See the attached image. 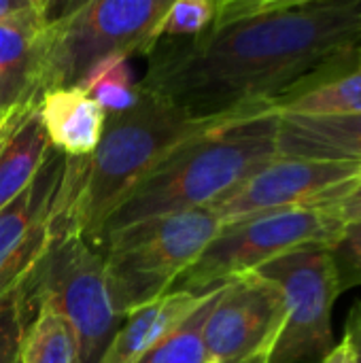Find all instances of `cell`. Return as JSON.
Masks as SVG:
<instances>
[{
    "mask_svg": "<svg viewBox=\"0 0 361 363\" xmlns=\"http://www.w3.org/2000/svg\"><path fill=\"white\" fill-rule=\"evenodd\" d=\"M360 64H361V47H360Z\"/></svg>",
    "mask_w": 361,
    "mask_h": 363,
    "instance_id": "cell-31",
    "label": "cell"
},
{
    "mask_svg": "<svg viewBox=\"0 0 361 363\" xmlns=\"http://www.w3.org/2000/svg\"><path fill=\"white\" fill-rule=\"evenodd\" d=\"M19 121H21V119H19ZM9 134H11V132H9ZM9 134H6V136H9ZM6 136H4V138H6ZM4 138H2V140H4ZM0 145H2V143H0Z\"/></svg>",
    "mask_w": 361,
    "mask_h": 363,
    "instance_id": "cell-30",
    "label": "cell"
},
{
    "mask_svg": "<svg viewBox=\"0 0 361 363\" xmlns=\"http://www.w3.org/2000/svg\"><path fill=\"white\" fill-rule=\"evenodd\" d=\"M77 334L68 319L49 304L34 306L19 349V363H77Z\"/></svg>",
    "mask_w": 361,
    "mask_h": 363,
    "instance_id": "cell-17",
    "label": "cell"
},
{
    "mask_svg": "<svg viewBox=\"0 0 361 363\" xmlns=\"http://www.w3.org/2000/svg\"><path fill=\"white\" fill-rule=\"evenodd\" d=\"M9 115H13V113H9ZM9 115H6V113H4V111L0 108V125H2L4 121H6V117H9Z\"/></svg>",
    "mask_w": 361,
    "mask_h": 363,
    "instance_id": "cell-29",
    "label": "cell"
},
{
    "mask_svg": "<svg viewBox=\"0 0 361 363\" xmlns=\"http://www.w3.org/2000/svg\"><path fill=\"white\" fill-rule=\"evenodd\" d=\"M51 21L47 0H0V26L40 34Z\"/></svg>",
    "mask_w": 361,
    "mask_h": 363,
    "instance_id": "cell-24",
    "label": "cell"
},
{
    "mask_svg": "<svg viewBox=\"0 0 361 363\" xmlns=\"http://www.w3.org/2000/svg\"><path fill=\"white\" fill-rule=\"evenodd\" d=\"M40 34L0 26V108L6 115L36 106L43 96L38 74Z\"/></svg>",
    "mask_w": 361,
    "mask_h": 363,
    "instance_id": "cell-15",
    "label": "cell"
},
{
    "mask_svg": "<svg viewBox=\"0 0 361 363\" xmlns=\"http://www.w3.org/2000/svg\"><path fill=\"white\" fill-rule=\"evenodd\" d=\"M40 34V91L74 87L111 55H149L170 0H87L60 4Z\"/></svg>",
    "mask_w": 361,
    "mask_h": 363,
    "instance_id": "cell-4",
    "label": "cell"
},
{
    "mask_svg": "<svg viewBox=\"0 0 361 363\" xmlns=\"http://www.w3.org/2000/svg\"><path fill=\"white\" fill-rule=\"evenodd\" d=\"M360 47L361 0H226L204 34L157 40L138 85L200 121L274 115Z\"/></svg>",
    "mask_w": 361,
    "mask_h": 363,
    "instance_id": "cell-1",
    "label": "cell"
},
{
    "mask_svg": "<svg viewBox=\"0 0 361 363\" xmlns=\"http://www.w3.org/2000/svg\"><path fill=\"white\" fill-rule=\"evenodd\" d=\"M361 181V164L279 157L211 204L221 225L243 219L336 204Z\"/></svg>",
    "mask_w": 361,
    "mask_h": 363,
    "instance_id": "cell-9",
    "label": "cell"
},
{
    "mask_svg": "<svg viewBox=\"0 0 361 363\" xmlns=\"http://www.w3.org/2000/svg\"><path fill=\"white\" fill-rule=\"evenodd\" d=\"M217 289V287H215ZM213 294H189L170 289L157 300L132 311L115 332L98 363H138L168 334L185 323Z\"/></svg>",
    "mask_w": 361,
    "mask_h": 363,
    "instance_id": "cell-12",
    "label": "cell"
},
{
    "mask_svg": "<svg viewBox=\"0 0 361 363\" xmlns=\"http://www.w3.org/2000/svg\"><path fill=\"white\" fill-rule=\"evenodd\" d=\"M238 363H268V357H255V359H249V362H238Z\"/></svg>",
    "mask_w": 361,
    "mask_h": 363,
    "instance_id": "cell-28",
    "label": "cell"
},
{
    "mask_svg": "<svg viewBox=\"0 0 361 363\" xmlns=\"http://www.w3.org/2000/svg\"><path fill=\"white\" fill-rule=\"evenodd\" d=\"M221 287L213 289L209 300L185 323H181L172 334H168L155 349H151L138 363H206L202 332H204L209 311L215 304Z\"/></svg>",
    "mask_w": 361,
    "mask_h": 363,
    "instance_id": "cell-20",
    "label": "cell"
},
{
    "mask_svg": "<svg viewBox=\"0 0 361 363\" xmlns=\"http://www.w3.org/2000/svg\"><path fill=\"white\" fill-rule=\"evenodd\" d=\"M79 87H83L106 115L134 108L143 96V89L134 79L130 57L123 55H111L96 62L81 79Z\"/></svg>",
    "mask_w": 361,
    "mask_h": 363,
    "instance_id": "cell-18",
    "label": "cell"
},
{
    "mask_svg": "<svg viewBox=\"0 0 361 363\" xmlns=\"http://www.w3.org/2000/svg\"><path fill=\"white\" fill-rule=\"evenodd\" d=\"M361 113V64L360 68L326 81L298 98L283 104L274 115L302 117H338Z\"/></svg>",
    "mask_w": 361,
    "mask_h": 363,
    "instance_id": "cell-19",
    "label": "cell"
},
{
    "mask_svg": "<svg viewBox=\"0 0 361 363\" xmlns=\"http://www.w3.org/2000/svg\"><path fill=\"white\" fill-rule=\"evenodd\" d=\"M285 321L279 285L257 272L228 281L209 311L202 340L206 363L270 357Z\"/></svg>",
    "mask_w": 361,
    "mask_h": 363,
    "instance_id": "cell-10",
    "label": "cell"
},
{
    "mask_svg": "<svg viewBox=\"0 0 361 363\" xmlns=\"http://www.w3.org/2000/svg\"><path fill=\"white\" fill-rule=\"evenodd\" d=\"M330 257L340 294L361 287V221L345 225L336 245L330 249Z\"/></svg>",
    "mask_w": 361,
    "mask_h": 363,
    "instance_id": "cell-23",
    "label": "cell"
},
{
    "mask_svg": "<svg viewBox=\"0 0 361 363\" xmlns=\"http://www.w3.org/2000/svg\"><path fill=\"white\" fill-rule=\"evenodd\" d=\"M345 340L349 342L355 363H361V302L353 306L345 325Z\"/></svg>",
    "mask_w": 361,
    "mask_h": 363,
    "instance_id": "cell-26",
    "label": "cell"
},
{
    "mask_svg": "<svg viewBox=\"0 0 361 363\" xmlns=\"http://www.w3.org/2000/svg\"><path fill=\"white\" fill-rule=\"evenodd\" d=\"M21 291L30 315L34 306L49 304L68 319L77 334V363L100 362L121 325L111 304L102 255L79 234L51 232V242Z\"/></svg>",
    "mask_w": 361,
    "mask_h": 363,
    "instance_id": "cell-6",
    "label": "cell"
},
{
    "mask_svg": "<svg viewBox=\"0 0 361 363\" xmlns=\"http://www.w3.org/2000/svg\"><path fill=\"white\" fill-rule=\"evenodd\" d=\"M213 125L217 123L194 119L143 89L134 108L106 115L100 143L91 155L66 157L51 232L79 234L94 245L102 223L121 200L172 149Z\"/></svg>",
    "mask_w": 361,
    "mask_h": 363,
    "instance_id": "cell-2",
    "label": "cell"
},
{
    "mask_svg": "<svg viewBox=\"0 0 361 363\" xmlns=\"http://www.w3.org/2000/svg\"><path fill=\"white\" fill-rule=\"evenodd\" d=\"M321 363H355V357H353V351L349 347V342L343 338L330 353L328 357H323Z\"/></svg>",
    "mask_w": 361,
    "mask_h": 363,
    "instance_id": "cell-27",
    "label": "cell"
},
{
    "mask_svg": "<svg viewBox=\"0 0 361 363\" xmlns=\"http://www.w3.org/2000/svg\"><path fill=\"white\" fill-rule=\"evenodd\" d=\"M215 13H217L215 0H177V2H170L162 23H160V40L200 36L215 21Z\"/></svg>",
    "mask_w": 361,
    "mask_h": 363,
    "instance_id": "cell-21",
    "label": "cell"
},
{
    "mask_svg": "<svg viewBox=\"0 0 361 363\" xmlns=\"http://www.w3.org/2000/svg\"><path fill=\"white\" fill-rule=\"evenodd\" d=\"M38 117L49 147L64 157H87L96 151L106 113L79 85L55 87L40 96Z\"/></svg>",
    "mask_w": 361,
    "mask_h": 363,
    "instance_id": "cell-14",
    "label": "cell"
},
{
    "mask_svg": "<svg viewBox=\"0 0 361 363\" xmlns=\"http://www.w3.org/2000/svg\"><path fill=\"white\" fill-rule=\"evenodd\" d=\"M343 230L345 223L330 204L279 211L221 225L219 234L177 279L172 289L206 294L291 251L311 247L330 251Z\"/></svg>",
    "mask_w": 361,
    "mask_h": 363,
    "instance_id": "cell-7",
    "label": "cell"
},
{
    "mask_svg": "<svg viewBox=\"0 0 361 363\" xmlns=\"http://www.w3.org/2000/svg\"><path fill=\"white\" fill-rule=\"evenodd\" d=\"M334 208V213L338 215V219L347 225L353 221H361V181L336 204H330Z\"/></svg>",
    "mask_w": 361,
    "mask_h": 363,
    "instance_id": "cell-25",
    "label": "cell"
},
{
    "mask_svg": "<svg viewBox=\"0 0 361 363\" xmlns=\"http://www.w3.org/2000/svg\"><path fill=\"white\" fill-rule=\"evenodd\" d=\"M257 274L283 294L285 321L268 363H321L334 349L332 308L340 296L328 249H298L264 264Z\"/></svg>",
    "mask_w": 361,
    "mask_h": 363,
    "instance_id": "cell-8",
    "label": "cell"
},
{
    "mask_svg": "<svg viewBox=\"0 0 361 363\" xmlns=\"http://www.w3.org/2000/svg\"><path fill=\"white\" fill-rule=\"evenodd\" d=\"M49 151L38 106H34L0 145V211L34 181Z\"/></svg>",
    "mask_w": 361,
    "mask_h": 363,
    "instance_id": "cell-16",
    "label": "cell"
},
{
    "mask_svg": "<svg viewBox=\"0 0 361 363\" xmlns=\"http://www.w3.org/2000/svg\"><path fill=\"white\" fill-rule=\"evenodd\" d=\"M30 313L21 285L0 298V363H19V349Z\"/></svg>",
    "mask_w": 361,
    "mask_h": 363,
    "instance_id": "cell-22",
    "label": "cell"
},
{
    "mask_svg": "<svg viewBox=\"0 0 361 363\" xmlns=\"http://www.w3.org/2000/svg\"><path fill=\"white\" fill-rule=\"evenodd\" d=\"M272 113L217 123L172 149L102 223L91 247L145 219L209 208L279 160Z\"/></svg>",
    "mask_w": 361,
    "mask_h": 363,
    "instance_id": "cell-3",
    "label": "cell"
},
{
    "mask_svg": "<svg viewBox=\"0 0 361 363\" xmlns=\"http://www.w3.org/2000/svg\"><path fill=\"white\" fill-rule=\"evenodd\" d=\"M219 230L221 221L211 208H196L145 219L106 236L96 249L113 311L123 319L168 294Z\"/></svg>",
    "mask_w": 361,
    "mask_h": 363,
    "instance_id": "cell-5",
    "label": "cell"
},
{
    "mask_svg": "<svg viewBox=\"0 0 361 363\" xmlns=\"http://www.w3.org/2000/svg\"><path fill=\"white\" fill-rule=\"evenodd\" d=\"M66 157L49 151L34 181L0 211V298L17 289L51 242Z\"/></svg>",
    "mask_w": 361,
    "mask_h": 363,
    "instance_id": "cell-11",
    "label": "cell"
},
{
    "mask_svg": "<svg viewBox=\"0 0 361 363\" xmlns=\"http://www.w3.org/2000/svg\"><path fill=\"white\" fill-rule=\"evenodd\" d=\"M277 117L279 157L361 164V113L338 117Z\"/></svg>",
    "mask_w": 361,
    "mask_h": 363,
    "instance_id": "cell-13",
    "label": "cell"
}]
</instances>
